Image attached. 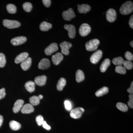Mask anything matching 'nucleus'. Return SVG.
I'll use <instances>...</instances> for the list:
<instances>
[{
	"label": "nucleus",
	"mask_w": 133,
	"mask_h": 133,
	"mask_svg": "<svg viewBox=\"0 0 133 133\" xmlns=\"http://www.w3.org/2000/svg\"><path fill=\"white\" fill-rule=\"evenodd\" d=\"M133 3L130 1L126 2L124 3L120 8L121 14L123 15H127L133 12Z\"/></svg>",
	"instance_id": "1"
},
{
	"label": "nucleus",
	"mask_w": 133,
	"mask_h": 133,
	"mask_svg": "<svg viewBox=\"0 0 133 133\" xmlns=\"http://www.w3.org/2000/svg\"><path fill=\"white\" fill-rule=\"evenodd\" d=\"M99 43V40L98 39H92L85 44L86 49L88 51H94L97 49Z\"/></svg>",
	"instance_id": "2"
},
{
	"label": "nucleus",
	"mask_w": 133,
	"mask_h": 133,
	"mask_svg": "<svg viewBox=\"0 0 133 133\" xmlns=\"http://www.w3.org/2000/svg\"><path fill=\"white\" fill-rule=\"evenodd\" d=\"M3 24L5 27L10 29L19 28L21 25V23L17 21L8 19L3 20Z\"/></svg>",
	"instance_id": "3"
},
{
	"label": "nucleus",
	"mask_w": 133,
	"mask_h": 133,
	"mask_svg": "<svg viewBox=\"0 0 133 133\" xmlns=\"http://www.w3.org/2000/svg\"><path fill=\"white\" fill-rule=\"evenodd\" d=\"M91 28L89 24L87 23H83L81 24L79 28V35L82 37L86 36L90 33Z\"/></svg>",
	"instance_id": "4"
},
{
	"label": "nucleus",
	"mask_w": 133,
	"mask_h": 133,
	"mask_svg": "<svg viewBox=\"0 0 133 133\" xmlns=\"http://www.w3.org/2000/svg\"><path fill=\"white\" fill-rule=\"evenodd\" d=\"M84 111V109L83 108L78 107L72 110L70 115L71 118L74 119H78L81 117Z\"/></svg>",
	"instance_id": "5"
},
{
	"label": "nucleus",
	"mask_w": 133,
	"mask_h": 133,
	"mask_svg": "<svg viewBox=\"0 0 133 133\" xmlns=\"http://www.w3.org/2000/svg\"><path fill=\"white\" fill-rule=\"evenodd\" d=\"M62 16L65 21H70L75 17L76 15L73 10L72 8H69L68 10L63 12Z\"/></svg>",
	"instance_id": "6"
},
{
	"label": "nucleus",
	"mask_w": 133,
	"mask_h": 133,
	"mask_svg": "<svg viewBox=\"0 0 133 133\" xmlns=\"http://www.w3.org/2000/svg\"><path fill=\"white\" fill-rule=\"evenodd\" d=\"M102 56V52L101 50H98L94 52L91 56L90 60L92 63L96 64L101 59Z\"/></svg>",
	"instance_id": "7"
},
{
	"label": "nucleus",
	"mask_w": 133,
	"mask_h": 133,
	"mask_svg": "<svg viewBox=\"0 0 133 133\" xmlns=\"http://www.w3.org/2000/svg\"><path fill=\"white\" fill-rule=\"evenodd\" d=\"M72 46L71 43L64 41L60 44L62 54L65 55H69V50Z\"/></svg>",
	"instance_id": "8"
},
{
	"label": "nucleus",
	"mask_w": 133,
	"mask_h": 133,
	"mask_svg": "<svg viewBox=\"0 0 133 133\" xmlns=\"http://www.w3.org/2000/svg\"><path fill=\"white\" fill-rule=\"evenodd\" d=\"M106 18L109 22H114L116 18V11L113 9H108L106 13Z\"/></svg>",
	"instance_id": "9"
},
{
	"label": "nucleus",
	"mask_w": 133,
	"mask_h": 133,
	"mask_svg": "<svg viewBox=\"0 0 133 133\" xmlns=\"http://www.w3.org/2000/svg\"><path fill=\"white\" fill-rule=\"evenodd\" d=\"M58 50V46L56 43H53L51 44L48 47L45 49L44 52L46 55H51L54 52Z\"/></svg>",
	"instance_id": "10"
},
{
	"label": "nucleus",
	"mask_w": 133,
	"mask_h": 133,
	"mask_svg": "<svg viewBox=\"0 0 133 133\" xmlns=\"http://www.w3.org/2000/svg\"><path fill=\"white\" fill-rule=\"evenodd\" d=\"M64 29L68 31V35L70 38H74L76 35V29L75 26L72 24H65Z\"/></svg>",
	"instance_id": "11"
},
{
	"label": "nucleus",
	"mask_w": 133,
	"mask_h": 133,
	"mask_svg": "<svg viewBox=\"0 0 133 133\" xmlns=\"http://www.w3.org/2000/svg\"><path fill=\"white\" fill-rule=\"evenodd\" d=\"M27 38L25 37H17L12 39L11 41V43L12 45L16 46L24 43L27 41Z\"/></svg>",
	"instance_id": "12"
},
{
	"label": "nucleus",
	"mask_w": 133,
	"mask_h": 133,
	"mask_svg": "<svg viewBox=\"0 0 133 133\" xmlns=\"http://www.w3.org/2000/svg\"><path fill=\"white\" fill-rule=\"evenodd\" d=\"M24 101L23 100L18 99L15 102L13 108V111L15 113L18 112L23 106Z\"/></svg>",
	"instance_id": "13"
},
{
	"label": "nucleus",
	"mask_w": 133,
	"mask_h": 133,
	"mask_svg": "<svg viewBox=\"0 0 133 133\" xmlns=\"http://www.w3.org/2000/svg\"><path fill=\"white\" fill-rule=\"evenodd\" d=\"M50 65V60L47 58H43L39 62L38 68L42 70H45L49 68Z\"/></svg>",
	"instance_id": "14"
},
{
	"label": "nucleus",
	"mask_w": 133,
	"mask_h": 133,
	"mask_svg": "<svg viewBox=\"0 0 133 133\" xmlns=\"http://www.w3.org/2000/svg\"><path fill=\"white\" fill-rule=\"evenodd\" d=\"M63 56L62 53L57 52L52 57V61L54 64L57 65L60 63L63 59Z\"/></svg>",
	"instance_id": "15"
},
{
	"label": "nucleus",
	"mask_w": 133,
	"mask_h": 133,
	"mask_svg": "<svg viewBox=\"0 0 133 133\" xmlns=\"http://www.w3.org/2000/svg\"><path fill=\"white\" fill-rule=\"evenodd\" d=\"M47 77L45 75L38 76L35 78V83L36 85L40 86L44 85L46 83Z\"/></svg>",
	"instance_id": "16"
},
{
	"label": "nucleus",
	"mask_w": 133,
	"mask_h": 133,
	"mask_svg": "<svg viewBox=\"0 0 133 133\" xmlns=\"http://www.w3.org/2000/svg\"><path fill=\"white\" fill-rule=\"evenodd\" d=\"M34 111V108L32 105L27 104L23 106L21 109V112L23 114H27L33 112Z\"/></svg>",
	"instance_id": "17"
},
{
	"label": "nucleus",
	"mask_w": 133,
	"mask_h": 133,
	"mask_svg": "<svg viewBox=\"0 0 133 133\" xmlns=\"http://www.w3.org/2000/svg\"><path fill=\"white\" fill-rule=\"evenodd\" d=\"M29 56L28 52H23L18 55L16 58L15 62L16 64L22 63L27 59Z\"/></svg>",
	"instance_id": "18"
},
{
	"label": "nucleus",
	"mask_w": 133,
	"mask_h": 133,
	"mask_svg": "<svg viewBox=\"0 0 133 133\" xmlns=\"http://www.w3.org/2000/svg\"><path fill=\"white\" fill-rule=\"evenodd\" d=\"M32 59L30 57H28L21 64L22 69L24 71H26L29 69L31 66Z\"/></svg>",
	"instance_id": "19"
},
{
	"label": "nucleus",
	"mask_w": 133,
	"mask_h": 133,
	"mask_svg": "<svg viewBox=\"0 0 133 133\" xmlns=\"http://www.w3.org/2000/svg\"><path fill=\"white\" fill-rule=\"evenodd\" d=\"M91 7L87 4H83L81 5H78V10L80 14H85L90 10Z\"/></svg>",
	"instance_id": "20"
},
{
	"label": "nucleus",
	"mask_w": 133,
	"mask_h": 133,
	"mask_svg": "<svg viewBox=\"0 0 133 133\" xmlns=\"http://www.w3.org/2000/svg\"><path fill=\"white\" fill-rule=\"evenodd\" d=\"M25 87L28 91L30 93L32 92L35 89V83L32 81H28L25 84Z\"/></svg>",
	"instance_id": "21"
},
{
	"label": "nucleus",
	"mask_w": 133,
	"mask_h": 133,
	"mask_svg": "<svg viewBox=\"0 0 133 133\" xmlns=\"http://www.w3.org/2000/svg\"><path fill=\"white\" fill-rule=\"evenodd\" d=\"M111 64V61L108 58H106L104 60L101 64L100 67V70L102 72H105L107 70L108 66L110 65Z\"/></svg>",
	"instance_id": "22"
},
{
	"label": "nucleus",
	"mask_w": 133,
	"mask_h": 133,
	"mask_svg": "<svg viewBox=\"0 0 133 133\" xmlns=\"http://www.w3.org/2000/svg\"><path fill=\"white\" fill-rule=\"evenodd\" d=\"M52 24L46 22H43L40 25V29L41 31H47L52 28Z\"/></svg>",
	"instance_id": "23"
},
{
	"label": "nucleus",
	"mask_w": 133,
	"mask_h": 133,
	"mask_svg": "<svg viewBox=\"0 0 133 133\" xmlns=\"http://www.w3.org/2000/svg\"><path fill=\"white\" fill-rule=\"evenodd\" d=\"M66 84V80L64 78H61L59 79L57 85V88L58 90L62 91L64 87Z\"/></svg>",
	"instance_id": "24"
},
{
	"label": "nucleus",
	"mask_w": 133,
	"mask_h": 133,
	"mask_svg": "<svg viewBox=\"0 0 133 133\" xmlns=\"http://www.w3.org/2000/svg\"><path fill=\"white\" fill-rule=\"evenodd\" d=\"M84 79V74L83 72L81 70H78L76 73V80L77 82L79 83L83 81Z\"/></svg>",
	"instance_id": "25"
},
{
	"label": "nucleus",
	"mask_w": 133,
	"mask_h": 133,
	"mask_svg": "<svg viewBox=\"0 0 133 133\" xmlns=\"http://www.w3.org/2000/svg\"><path fill=\"white\" fill-rule=\"evenodd\" d=\"M9 126L10 128L14 131L19 130L21 127V124L15 121H11L9 122Z\"/></svg>",
	"instance_id": "26"
},
{
	"label": "nucleus",
	"mask_w": 133,
	"mask_h": 133,
	"mask_svg": "<svg viewBox=\"0 0 133 133\" xmlns=\"http://www.w3.org/2000/svg\"><path fill=\"white\" fill-rule=\"evenodd\" d=\"M109 91V89L107 87H104L100 89L95 92V95L97 97H99L106 94Z\"/></svg>",
	"instance_id": "27"
},
{
	"label": "nucleus",
	"mask_w": 133,
	"mask_h": 133,
	"mask_svg": "<svg viewBox=\"0 0 133 133\" xmlns=\"http://www.w3.org/2000/svg\"><path fill=\"white\" fill-rule=\"evenodd\" d=\"M40 99L38 96H33L29 98V101L32 105L36 106L39 104L40 103Z\"/></svg>",
	"instance_id": "28"
},
{
	"label": "nucleus",
	"mask_w": 133,
	"mask_h": 133,
	"mask_svg": "<svg viewBox=\"0 0 133 133\" xmlns=\"http://www.w3.org/2000/svg\"><path fill=\"white\" fill-rule=\"evenodd\" d=\"M124 62V59L121 57L115 58L112 60V62L115 65H121L123 64Z\"/></svg>",
	"instance_id": "29"
},
{
	"label": "nucleus",
	"mask_w": 133,
	"mask_h": 133,
	"mask_svg": "<svg viewBox=\"0 0 133 133\" xmlns=\"http://www.w3.org/2000/svg\"><path fill=\"white\" fill-rule=\"evenodd\" d=\"M116 107L118 109L122 112H126L128 110V108L127 105L124 103L118 102L116 105Z\"/></svg>",
	"instance_id": "30"
},
{
	"label": "nucleus",
	"mask_w": 133,
	"mask_h": 133,
	"mask_svg": "<svg viewBox=\"0 0 133 133\" xmlns=\"http://www.w3.org/2000/svg\"><path fill=\"white\" fill-rule=\"evenodd\" d=\"M6 9L10 14H14L16 13L17 8L14 4H9L7 5Z\"/></svg>",
	"instance_id": "31"
},
{
	"label": "nucleus",
	"mask_w": 133,
	"mask_h": 133,
	"mask_svg": "<svg viewBox=\"0 0 133 133\" xmlns=\"http://www.w3.org/2000/svg\"><path fill=\"white\" fill-rule=\"evenodd\" d=\"M115 71L120 74H124L126 73V70L124 66L118 65L116 66L115 69Z\"/></svg>",
	"instance_id": "32"
},
{
	"label": "nucleus",
	"mask_w": 133,
	"mask_h": 133,
	"mask_svg": "<svg viewBox=\"0 0 133 133\" xmlns=\"http://www.w3.org/2000/svg\"><path fill=\"white\" fill-rule=\"evenodd\" d=\"M6 63V58L5 55L0 53V67L3 68L5 66Z\"/></svg>",
	"instance_id": "33"
},
{
	"label": "nucleus",
	"mask_w": 133,
	"mask_h": 133,
	"mask_svg": "<svg viewBox=\"0 0 133 133\" xmlns=\"http://www.w3.org/2000/svg\"><path fill=\"white\" fill-rule=\"evenodd\" d=\"M23 7L24 11L29 12L31 11L32 9V5L30 3L26 2L23 5Z\"/></svg>",
	"instance_id": "34"
},
{
	"label": "nucleus",
	"mask_w": 133,
	"mask_h": 133,
	"mask_svg": "<svg viewBox=\"0 0 133 133\" xmlns=\"http://www.w3.org/2000/svg\"><path fill=\"white\" fill-rule=\"evenodd\" d=\"M124 66L125 69H127V70H131L133 68V63L131 61H124Z\"/></svg>",
	"instance_id": "35"
},
{
	"label": "nucleus",
	"mask_w": 133,
	"mask_h": 133,
	"mask_svg": "<svg viewBox=\"0 0 133 133\" xmlns=\"http://www.w3.org/2000/svg\"><path fill=\"white\" fill-rule=\"evenodd\" d=\"M36 120L37 125L39 126L42 125L43 122L44 121L43 118L41 115H38V116H37L36 117Z\"/></svg>",
	"instance_id": "36"
},
{
	"label": "nucleus",
	"mask_w": 133,
	"mask_h": 133,
	"mask_svg": "<svg viewBox=\"0 0 133 133\" xmlns=\"http://www.w3.org/2000/svg\"><path fill=\"white\" fill-rule=\"evenodd\" d=\"M125 57L128 61H132L133 59V56L132 54L129 51H127L125 53Z\"/></svg>",
	"instance_id": "37"
},
{
	"label": "nucleus",
	"mask_w": 133,
	"mask_h": 133,
	"mask_svg": "<svg viewBox=\"0 0 133 133\" xmlns=\"http://www.w3.org/2000/svg\"><path fill=\"white\" fill-rule=\"evenodd\" d=\"M129 100L128 102V105L130 108H133V94H130L129 96Z\"/></svg>",
	"instance_id": "38"
},
{
	"label": "nucleus",
	"mask_w": 133,
	"mask_h": 133,
	"mask_svg": "<svg viewBox=\"0 0 133 133\" xmlns=\"http://www.w3.org/2000/svg\"><path fill=\"white\" fill-rule=\"evenodd\" d=\"M65 107L66 110L70 111L71 109V105L69 101H65L64 102Z\"/></svg>",
	"instance_id": "39"
},
{
	"label": "nucleus",
	"mask_w": 133,
	"mask_h": 133,
	"mask_svg": "<svg viewBox=\"0 0 133 133\" xmlns=\"http://www.w3.org/2000/svg\"><path fill=\"white\" fill-rule=\"evenodd\" d=\"M6 95L5 88H2L0 90V100L5 97Z\"/></svg>",
	"instance_id": "40"
},
{
	"label": "nucleus",
	"mask_w": 133,
	"mask_h": 133,
	"mask_svg": "<svg viewBox=\"0 0 133 133\" xmlns=\"http://www.w3.org/2000/svg\"><path fill=\"white\" fill-rule=\"evenodd\" d=\"M42 2L44 5L47 8L50 7L51 3V1L50 0H43Z\"/></svg>",
	"instance_id": "41"
},
{
	"label": "nucleus",
	"mask_w": 133,
	"mask_h": 133,
	"mask_svg": "<svg viewBox=\"0 0 133 133\" xmlns=\"http://www.w3.org/2000/svg\"><path fill=\"white\" fill-rule=\"evenodd\" d=\"M42 125L44 128L47 129L48 130H49L51 129V127L47 124L46 122L44 121L43 122Z\"/></svg>",
	"instance_id": "42"
},
{
	"label": "nucleus",
	"mask_w": 133,
	"mask_h": 133,
	"mask_svg": "<svg viewBox=\"0 0 133 133\" xmlns=\"http://www.w3.org/2000/svg\"><path fill=\"white\" fill-rule=\"evenodd\" d=\"M128 92L130 93V94H133V82H132L131 84V87L127 90Z\"/></svg>",
	"instance_id": "43"
},
{
	"label": "nucleus",
	"mask_w": 133,
	"mask_h": 133,
	"mask_svg": "<svg viewBox=\"0 0 133 133\" xmlns=\"http://www.w3.org/2000/svg\"><path fill=\"white\" fill-rule=\"evenodd\" d=\"M129 25L131 28L133 29V15L130 18L129 21Z\"/></svg>",
	"instance_id": "44"
},
{
	"label": "nucleus",
	"mask_w": 133,
	"mask_h": 133,
	"mask_svg": "<svg viewBox=\"0 0 133 133\" xmlns=\"http://www.w3.org/2000/svg\"><path fill=\"white\" fill-rule=\"evenodd\" d=\"M3 122V117L2 115H0V127L2 125Z\"/></svg>",
	"instance_id": "45"
},
{
	"label": "nucleus",
	"mask_w": 133,
	"mask_h": 133,
	"mask_svg": "<svg viewBox=\"0 0 133 133\" xmlns=\"http://www.w3.org/2000/svg\"><path fill=\"white\" fill-rule=\"evenodd\" d=\"M38 98H39V99H41L43 98V96L42 95H38Z\"/></svg>",
	"instance_id": "46"
},
{
	"label": "nucleus",
	"mask_w": 133,
	"mask_h": 133,
	"mask_svg": "<svg viewBox=\"0 0 133 133\" xmlns=\"http://www.w3.org/2000/svg\"><path fill=\"white\" fill-rule=\"evenodd\" d=\"M130 45H131V47L133 48V41H131L130 43Z\"/></svg>",
	"instance_id": "47"
}]
</instances>
